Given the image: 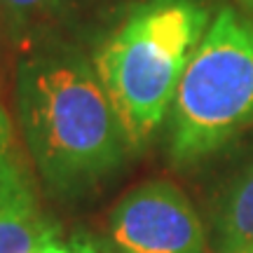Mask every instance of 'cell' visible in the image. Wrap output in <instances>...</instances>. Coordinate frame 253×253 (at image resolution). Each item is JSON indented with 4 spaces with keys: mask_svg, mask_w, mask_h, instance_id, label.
<instances>
[{
    "mask_svg": "<svg viewBox=\"0 0 253 253\" xmlns=\"http://www.w3.org/2000/svg\"><path fill=\"white\" fill-rule=\"evenodd\" d=\"M14 122L38 181L61 202L99 192L134 155L94 61L80 45L17 54Z\"/></svg>",
    "mask_w": 253,
    "mask_h": 253,
    "instance_id": "cell-1",
    "label": "cell"
},
{
    "mask_svg": "<svg viewBox=\"0 0 253 253\" xmlns=\"http://www.w3.org/2000/svg\"><path fill=\"white\" fill-rule=\"evenodd\" d=\"M211 19L209 0H138L94 45L96 75L134 153L169 118L183 73Z\"/></svg>",
    "mask_w": 253,
    "mask_h": 253,
    "instance_id": "cell-2",
    "label": "cell"
},
{
    "mask_svg": "<svg viewBox=\"0 0 253 253\" xmlns=\"http://www.w3.org/2000/svg\"><path fill=\"white\" fill-rule=\"evenodd\" d=\"M253 125V19L218 9L199 40L167 118V153L188 169Z\"/></svg>",
    "mask_w": 253,
    "mask_h": 253,
    "instance_id": "cell-3",
    "label": "cell"
},
{
    "mask_svg": "<svg viewBox=\"0 0 253 253\" xmlns=\"http://www.w3.org/2000/svg\"><path fill=\"white\" fill-rule=\"evenodd\" d=\"M113 253H209L202 218L188 195L167 178L126 190L106 220Z\"/></svg>",
    "mask_w": 253,
    "mask_h": 253,
    "instance_id": "cell-4",
    "label": "cell"
},
{
    "mask_svg": "<svg viewBox=\"0 0 253 253\" xmlns=\"http://www.w3.org/2000/svg\"><path fill=\"white\" fill-rule=\"evenodd\" d=\"M126 7L125 0H0V38L17 54L49 45L82 47L91 33L103 38Z\"/></svg>",
    "mask_w": 253,
    "mask_h": 253,
    "instance_id": "cell-5",
    "label": "cell"
},
{
    "mask_svg": "<svg viewBox=\"0 0 253 253\" xmlns=\"http://www.w3.org/2000/svg\"><path fill=\"white\" fill-rule=\"evenodd\" d=\"M56 230L40 207L38 176L17 122L0 101V253H33Z\"/></svg>",
    "mask_w": 253,
    "mask_h": 253,
    "instance_id": "cell-6",
    "label": "cell"
},
{
    "mask_svg": "<svg viewBox=\"0 0 253 253\" xmlns=\"http://www.w3.org/2000/svg\"><path fill=\"white\" fill-rule=\"evenodd\" d=\"M218 253H237L253 244V157L237 169L213 204Z\"/></svg>",
    "mask_w": 253,
    "mask_h": 253,
    "instance_id": "cell-7",
    "label": "cell"
},
{
    "mask_svg": "<svg viewBox=\"0 0 253 253\" xmlns=\"http://www.w3.org/2000/svg\"><path fill=\"white\" fill-rule=\"evenodd\" d=\"M40 253H113L108 244L99 242L96 237L87 232H73L63 237L61 230H56L54 235L45 239L40 244Z\"/></svg>",
    "mask_w": 253,
    "mask_h": 253,
    "instance_id": "cell-8",
    "label": "cell"
},
{
    "mask_svg": "<svg viewBox=\"0 0 253 253\" xmlns=\"http://www.w3.org/2000/svg\"><path fill=\"white\" fill-rule=\"evenodd\" d=\"M237 5H239V7L244 9L246 14H253V0H235Z\"/></svg>",
    "mask_w": 253,
    "mask_h": 253,
    "instance_id": "cell-9",
    "label": "cell"
},
{
    "mask_svg": "<svg viewBox=\"0 0 253 253\" xmlns=\"http://www.w3.org/2000/svg\"><path fill=\"white\" fill-rule=\"evenodd\" d=\"M237 253H253V244L244 246V249H242V251H237Z\"/></svg>",
    "mask_w": 253,
    "mask_h": 253,
    "instance_id": "cell-10",
    "label": "cell"
},
{
    "mask_svg": "<svg viewBox=\"0 0 253 253\" xmlns=\"http://www.w3.org/2000/svg\"><path fill=\"white\" fill-rule=\"evenodd\" d=\"M0 82H2V80H0Z\"/></svg>",
    "mask_w": 253,
    "mask_h": 253,
    "instance_id": "cell-11",
    "label": "cell"
}]
</instances>
